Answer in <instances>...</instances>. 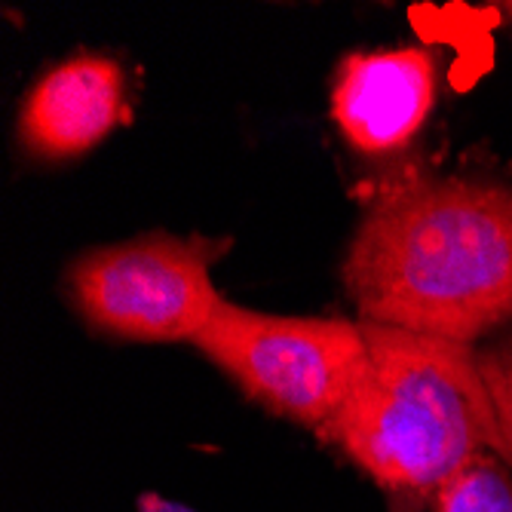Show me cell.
<instances>
[{
  "label": "cell",
  "mask_w": 512,
  "mask_h": 512,
  "mask_svg": "<svg viewBox=\"0 0 512 512\" xmlns=\"http://www.w3.org/2000/svg\"><path fill=\"white\" fill-rule=\"evenodd\" d=\"M341 279L365 322L476 347L512 325V188L393 184L362 215Z\"/></svg>",
  "instance_id": "1"
},
{
  "label": "cell",
  "mask_w": 512,
  "mask_h": 512,
  "mask_svg": "<svg viewBox=\"0 0 512 512\" xmlns=\"http://www.w3.org/2000/svg\"><path fill=\"white\" fill-rule=\"evenodd\" d=\"M479 365H482V375H485V384L497 411L506 463L512 467V338L479 350Z\"/></svg>",
  "instance_id": "8"
},
{
  "label": "cell",
  "mask_w": 512,
  "mask_h": 512,
  "mask_svg": "<svg viewBox=\"0 0 512 512\" xmlns=\"http://www.w3.org/2000/svg\"><path fill=\"white\" fill-rule=\"evenodd\" d=\"M123 114V68L105 56H74L28 89L19 108V142L37 160H74L102 145Z\"/></svg>",
  "instance_id": "6"
},
{
  "label": "cell",
  "mask_w": 512,
  "mask_h": 512,
  "mask_svg": "<svg viewBox=\"0 0 512 512\" xmlns=\"http://www.w3.org/2000/svg\"><path fill=\"white\" fill-rule=\"evenodd\" d=\"M506 13H509V19H512V4H509V7H506Z\"/></svg>",
  "instance_id": "9"
},
{
  "label": "cell",
  "mask_w": 512,
  "mask_h": 512,
  "mask_svg": "<svg viewBox=\"0 0 512 512\" xmlns=\"http://www.w3.org/2000/svg\"><path fill=\"white\" fill-rule=\"evenodd\" d=\"M436 105V62L427 50L347 56L332 86V117L347 142L368 157L402 151Z\"/></svg>",
  "instance_id": "5"
},
{
  "label": "cell",
  "mask_w": 512,
  "mask_h": 512,
  "mask_svg": "<svg viewBox=\"0 0 512 512\" xmlns=\"http://www.w3.org/2000/svg\"><path fill=\"white\" fill-rule=\"evenodd\" d=\"M212 249L172 234H145L89 249L71 261L65 286L80 319L102 335L138 344L194 341L221 295Z\"/></svg>",
  "instance_id": "4"
},
{
  "label": "cell",
  "mask_w": 512,
  "mask_h": 512,
  "mask_svg": "<svg viewBox=\"0 0 512 512\" xmlns=\"http://www.w3.org/2000/svg\"><path fill=\"white\" fill-rule=\"evenodd\" d=\"M191 347L252 402L307 430H322L362 378V322L276 316L221 298Z\"/></svg>",
  "instance_id": "3"
},
{
  "label": "cell",
  "mask_w": 512,
  "mask_h": 512,
  "mask_svg": "<svg viewBox=\"0 0 512 512\" xmlns=\"http://www.w3.org/2000/svg\"><path fill=\"white\" fill-rule=\"evenodd\" d=\"M362 322L368 362L319 436L384 488L436 491L482 451L506 460L479 347Z\"/></svg>",
  "instance_id": "2"
},
{
  "label": "cell",
  "mask_w": 512,
  "mask_h": 512,
  "mask_svg": "<svg viewBox=\"0 0 512 512\" xmlns=\"http://www.w3.org/2000/svg\"><path fill=\"white\" fill-rule=\"evenodd\" d=\"M433 512H512V476L494 451L457 467L436 491Z\"/></svg>",
  "instance_id": "7"
}]
</instances>
